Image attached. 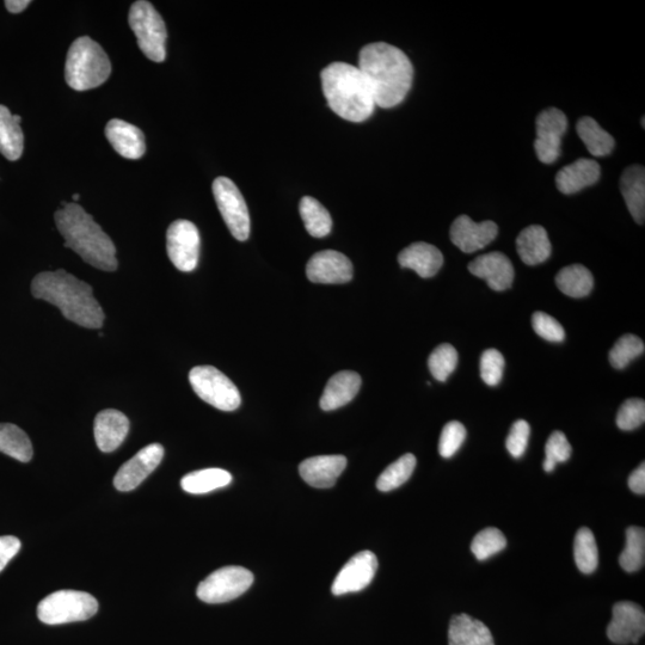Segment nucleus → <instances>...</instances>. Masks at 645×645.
<instances>
[{
  "instance_id": "nucleus-20",
  "label": "nucleus",
  "mask_w": 645,
  "mask_h": 645,
  "mask_svg": "<svg viewBox=\"0 0 645 645\" xmlns=\"http://www.w3.org/2000/svg\"><path fill=\"white\" fill-rule=\"evenodd\" d=\"M129 421L125 414L115 409L101 411L96 416L94 433L97 447L104 453L114 452L126 439Z\"/></svg>"
},
{
  "instance_id": "nucleus-18",
  "label": "nucleus",
  "mask_w": 645,
  "mask_h": 645,
  "mask_svg": "<svg viewBox=\"0 0 645 645\" xmlns=\"http://www.w3.org/2000/svg\"><path fill=\"white\" fill-rule=\"evenodd\" d=\"M469 270L472 275L488 282L491 290L507 291L514 281V267L509 258L502 253H489L478 256L470 262Z\"/></svg>"
},
{
  "instance_id": "nucleus-25",
  "label": "nucleus",
  "mask_w": 645,
  "mask_h": 645,
  "mask_svg": "<svg viewBox=\"0 0 645 645\" xmlns=\"http://www.w3.org/2000/svg\"><path fill=\"white\" fill-rule=\"evenodd\" d=\"M516 249L527 266L544 263L551 255L552 247L548 232L540 225H531L520 232Z\"/></svg>"
},
{
  "instance_id": "nucleus-27",
  "label": "nucleus",
  "mask_w": 645,
  "mask_h": 645,
  "mask_svg": "<svg viewBox=\"0 0 645 645\" xmlns=\"http://www.w3.org/2000/svg\"><path fill=\"white\" fill-rule=\"evenodd\" d=\"M448 644L495 645V642L488 626L481 620L473 619L469 614H459L451 619Z\"/></svg>"
},
{
  "instance_id": "nucleus-7",
  "label": "nucleus",
  "mask_w": 645,
  "mask_h": 645,
  "mask_svg": "<svg viewBox=\"0 0 645 645\" xmlns=\"http://www.w3.org/2000/svg\"><path fill=\"white\" fill-rule=\"evenodd\" d=\"M98 602L91 594L79 591H58L41 600L38 617L47 625L84 622L94 617Z\"/></svg>"
},
{
  "instance_id": "nucleus-19",
  "label": "nucleus",
  "mask_w": 645,
  "mask_h": 645,
  "mask_svg": "<svg viewBox=\"0 0 645 645\" xmlns=\"http://www.w3.org/2000/svg\"><path fill=\"white\" fill-rule=\"evenodd\" d=\"M346 466V457L318 456L304 460L299 466V473L311 487L328 489L334 487Z\"/></svg>"
},
{
  "instance_id": "nucleus-48",
  "label": "nucleus",
  "mask_w": 645,
  "mask_h": 645,
  "mask_svg": "<svg viewBox=\"0 0 645 645\" xmlns=\"http://www.w3.org/2000/svg\"><path fill=\"white\" fill-rule=\"evenodd\" d=\"M30 5L29 0H6L5 6L11 14H20L23 10H26Z\"/></svg>"
},
{
  "instance_id": "nucleus-21",
  "label": "nucleus",
  "mask_w": 645,
  "mask_h": 645,
  "mask_svg": "<svg viewBox=\"0 0 645 645\" xmlns=\"http://www.w3.org/2000/svg\"><path fill=\"white\" fill-rule=\"evenodd\" d=\"M106 137L120 156L139 159L146 151L145 135L138 127L119 119L110 120L106 126Z\"/></svg>"
},
{
  "instance_id": "nucleus-17",
  "label": "nucleus",
  "mask_w": 645,
  "mask_h": 645,
  "mask_svg": "<svg viewBox=\"0 0 645 645\" xmlns=\"http://www.w3.org/2000/svg\"><path fill=\"white\" fill-rule=\"evenodd\" d=\"M499 227L494 221L475 223L468 215H460L451 227V241L465 254L476 253L495 241Z\"/></svg>"
},
{
  "instance_id": "nucleus-26",
  "label": "nucleus",
  "mask_w": 645,
  "mask_h": 645,
  "mask_svg": "<svg viewBox=\"0 0 645 645\" xmlns=\"http://www.w3.org/2000/svg\"><path fill=\"white\" fill-rule=\"evenodd\" d=\"M626 206L637 224L643 225L645 220V170L641 165H632L623 172L620 178Z\"/></svg>"
},
{
  "instance_id": "nucleus-32",
  "label": "nucleus",
  "mask_w": 645,
  "mask_h": 645,
  "mask_svg": "<svg viewBox=\"0 0 645 645\" xmlns=\"http://www.w3.org/2000/svg\"><path fill=\"white\" fill-rule=\"evenodd\" d=\"M577 134L593 157H606L614 149V139L592 118H582L577 122Z\"/></svg>"
},
{
  "instance_id": "nucleus-49",
  "label": "nucleus",
  "mask_w": 645,
  "mask_h": 645,
  "mask_svg": "<svg viewBox=\"0 0 645 645\" xmlns=\"http://www.w3.org/2000/svg\"><path fill=\"white\" fill-rule=\"evenodd\" d=\"M73 200L78 201L79 200V195L78 194L73 195Z\"/></svg>"
},
{
  "instance_id": "nucleus-4",
  "label": "nucleus",
  "mask_w": 645,
  "mask_h": 645,
  "mask_svg": "<svg viewBox=\"0 0 645 645\" xmlns=\"http://www.w3.org/2000/svg\"><path fill=\"white\" fill-rule=\"evenodd\" d=\"M322 88L329 107L343 120L364 122L376 109L373 92L359 67L333 63L321 73Z\"/></svg>"
},
{
  "instance_id": "nucleus-23",
  "label": "nucleus",
  "mask_w": 645,
  "mask_h": 645,
  "mask_svg": "<svg viewBox=\"0 0 645 645\" xmlns=\"http://www.w3.org/2000/svg\"><path fill=\"white\" fill-rule=\"evenodd\" d=\"M398 262L402 268L414 270L421 278L428 279L438 274L444 264V256L434 245L419 242L402 250Z\"/></svg>"
},
{
  "instance_id": "nucleus-10",
  "label": "nucleus",
  "mask_w": 645,
  "mask_h": 645,
  "mask_svg": "<svg viewBox=\"0 0 645 645\" xmlns=\"http://www.w3.org/2000/svg\"><path fill=\"white\" fill-rule=\"evenodd\" d=\"M213 195L219 211L232 236L247 241L250 236V214L241 190L227 177L215 178Z\"/></svg>"
},
{
  "instance_id": "nucleus-5",
  "label": "nucleus",
  "mask_w": 645,
  "mask_h": 645,
  "mask_svg": "<svg viewBox=\"0 0 645 645\" xmlns=\"http://www.w3.org/2000/svg\"><path fill=\"white\" fill-rule=\"evenodd\" d=\"M112 64L104 49L89 36L77 39L67 53L65 79L70 88L86 91L107 82Z\"/></svg>"
},
{
  "instance_id": "nucleus-15",
  "label": "nucleus",
  "mask_w": 645,
  "mask_h": 645,
  "mask_svg": "<svg viewBox=\"0 0 645 645\" xmlns=\"http://www.w3.org/2000/svg\"><path fill=\"white\" fill-rule=\"evenodd\" d=\"M164 457V448L159 444H152L139 451L132 459L121 466L114 478L115 488L119 491L134 490L138 488L153 471L158 468Z\"/></svg>"
},
{
  "instance_id": "nucleus-35",
  "label": "nucleus",
  "mask_w": 645,
  "mask_h": 645,
  "mask_svg": "<svg viewBox=\"0 0 645 645\" xmlns=\"http://www.w3.org/2000/svg\"><path fill=\"white\" fill-rule=\"evenodd\" d=\"M645 561L644 528L631 526L626 531V545L619 557V564L628 573H635L643 568Z\"/></svg>"
},
{
  "instance_id": "nucleus-22",
  "label": "nucleus",
  "mask_w": 645,
  "mask_h": 645,
  "mask_svg": "<svg viewBox=\"0 0 645 645\" xmlns=\"http://www.w3.org/2000/svg\"><path fill=\"white\" fill-rule=\"evenodd\" d=\"M601 169L593 159L580 158L567 165L556 176V186L565 195L579 193L599 181Z\"/></svg>"
},
{
  "instance_id": "nucleus-11",
  "label": "nucleus",
  "mask_w": 645,
  "mask_h": 645,
  "mask_svg": "<svg viewBox=\"0 0 645 645\" xmlns=\"http://www.w3.org/2000/svg\"><path fill=\"white\" fill-rule=\"evenodd\" d=\"M167 250L170 261L183 273H190L198 267L200 255V233L192 221L176 220L167 232Z\"/></svg>"
},
{
  "instance_id": "nucleus-30",
  "label": "nucleus",
  "mask_w": 645,
  "mask_h": 645,
  "mask_svg": "<svg viewBox=\"0 0 645 645\" xmlns=\"http://www.w3.org/2000/svg\"><path fill=\"white\" fill-rule=\"evenodd\" d=\"M0 452L18 462L28 463L33 458L32 441L20 427L0 423Z\"/></svg>"
},
{
  "instance_id": "nucleus-8",
  "label": "nucleus",
  "mask_w": 645,
  "mask_h": 645,
  "mask_svg": "<svg viewBox=\"0 0 645 645\" xmlns=\"http://www.w3.org/2000/svg\"><path fill=\"white\" fill-rule=\"evenodd\" d=\"M189 382L196 395L214 408L235 411L241 407L242 397L237 386L215 367H194L189 373Z\"/></svg>"
},
{
  "instance_id": "nucleus-40",
  "label": "nucleus",
  "mask_w": 645,
  "mask_h": 645,
  "mask_svg": "<svg viewBox=\"0 0 645 645\" xmlns=\"http://www.w3.org/2000/svg\"><path fill=\"white\" fill-rule=\"evenodd\" d=\"M571 452H573V448H571L567 436L562 432L552 433L545 446L544 470L546 472L554 471L558 463L569 460Z\"/></svg>"
},
{
  "instance_id": "nucleus-9",
  "label": "nucleus",
  "mask_w": 645,
  "mask_h": 645,
  "mask_svg": "<svg viewBox=\"0 0 645 645\" xmlns=\"http://www.w3.org/2000/svg\"><path fill=\"white\" fill-rule=\"evenodd\" d=\"M254 583V575L243 567L215 570L198 587V598L207 604H224L241 597Z\"/></svg>"
},
{
  "instance_id": "nucleus-12",
  "label": "nucleus",
  "mask_w": 645,
  "mask_h": 645,
  "mask_svg": "<svg viewBox=\"0 0 645 645\" xmlns=\"http://www.w3.org/2000/svg\"><path fill=\"white\" fill-rule=\"evenodd\" d=\"M537 139L534 141L539 161L552 164L562 152V138L568 128L567 116L562 110L549 108L540 113L536 122Z\"/></svg>"
},
{
  "instance_id": "nucleus-6",
  "label": "nucleus",
  "mask_w": 645,
  "mask_h": 645,
  "mask_svg": "<svg viewBox=\"0 0 645 645\" xmlns=\"http://www.w3.org/2000/svg\"><path fill=\"white\" fill-rule=\"evenodd\" d=\"M128 22L145 57L155 63H163L167 58L168 32L162 16L153 5L145 0L135 2L129 10Z\"/></svg>"
},
{
  "instance_id": "nucleus-36",
  "label": "nucleus",
  "mask_w": 645,
  "mask_h": 645,
  "mask_svg": "<svg viewBox=\"0 0 645 645\" xmlns=\"http://www.w3.org/2000/svg\"><path fill=\"white\" fill-rule=\"evenodd\" d=\"M416 463L414 454L408 453L396 460L395 463L387 466L386 470L378 478V490L387 493V491L401 487L413 475Z\"/></svg>"
},
{
  "instance_id": "nucleus-14",
  "label": "nucleus",
  "mask_w": 645,
  "mask_h": 645,
  "mask_svg": "<svg viewBox=\"0 0 645 645\" xmlns=\"http://www.w3.org/2000/svg\"><path fill=\"white\" fill-rule=\"evenodd\" d=\"M306 275L315 284H347L353 279V264L339 251L324 250L313 255L307 262Z\"/></svg>"
},
{
  "instance_id": "nucleus-45",
  "label": "nucleus",
  "mask_w": 645,
  "mask_h": 645,
  "mask_svg": "<svg viewBox=\"0 0 645 645\" xmlns=\"http://www.w3.org/2000/svg\"><path fill=\"white\" fill-rule=\"evenodd\" d=\"M530 434V425L525 420H519L514 423L506 441L507 450L512 457L521 458L524 456Z\"/></svg>"
},
{
  "instance_id": "nucleus-13",
  "label": "nucleus",
  "mask_w": 645,
  "mask_h": 645,
  "mask_svg": "<svg viewBox=\"0 0 645 645\" xmlns=\"http://www.w3.org/2000/svg\"><path fill=\"white\" fill-rule=\"evenodd\" d=\"M378 569V559L371 551H361L341 569L331 587L336 597L348 593L364 591L371 585Z\"/></svg>"
},
{
  "instance_id": "nucleus-24",
  "label": "nucleus",
  "mask_w": 645,
  "mask_h": 645,
  "mask_svg": "<svg viewBox=\"0 0 645 645\" xmlns=\"http://www.w3.org/2000/svg\"><path fill=\"white\" fill-rule=\"evenodd\" d=\"M362 384L358 373L342 371L331 377L321 398V408L324 411H333L352 402Z\"/></svg>"
},
{
  "instance_id": "nucleus-34",
  "label": "nucleus",
  "mask_w": 645,
  "mask_h": 645,
  "mask_svg": "<svg viewBox=\"0 0 645 645\" xmlns=\"http://www.w3.org/2000/svg\"><path fill=\"white\" fill-rule=\"evenodd\" d=\"M574 556L577 568L583 574H592L598 568L599 550L594 534L583 527L577 532L574 542Z\"/></svg>"
},
{
  "instance_id": "nucleus-37",
  "label": "nucleus",
  "mask_w": 645,
  "mask_h": 645,
  "mask_svg": "<svg viewBox=\"0 0 645 645\" xmlns=\"http://www.w3.org/2000/svg\"><path fill=\"white\" fill-rule=\"evenodd\" d=\"M458 365V353L451 344L444 343L436 347L428 359V366L432 376L445 383L448 377L456 370Z\"/></svg>"
},
{
  "instance_id": "nucleus-39",
  "label": "nucleus",
  "mask_w": 645,
  "mask_h": 645,
  "mask_svg": "<svg viewBox=\"0 0 645 645\" xmlns=\"http://www.w3.org/2000/svg\"><path fill=\"white\" fill-rule=\"evenodd\" d=\"M644 343L635 335L620 337L610 352V364L616 370H624L632 360L644 353Z\"/></svg>"
},
{
  "instance_id": "nucleus-1",
  "label": "nucleus",
  "mask_w": 645,
  "mask_h": 645,
  "mask_svg": "<svg viewBox=\"0 0 645 645\" xmlns=\"http://www.w3.org/2000/svg\"><path fill=\"white\" fill-rule=\"evenodd\" d=\"M359 70L364 73L380 108L401 104L413 85V64L407 54L390 43L374 42L362 48Z\"/></svg>"
},
{
  "instance_id": "nucleus-28",
  "label": "nucleus",
  "mask_w": 645,
  "mask_h": 645,
  "mask_svg": "<svg viewBox=\"0 0 645 645\" xmlns=\"http://www.w3.org/2000/svg\"><path fill=\"white\" fill-rule=\"evenodd\" d=\"M20 115H12L10 110L0 106V153L11 162L18 161L24 150V135Z\"/></svg>"
},
{
  "instance_id": "nucleus-31",
  "label": "nucleus",
  "mask_w": 645,
  "mask_h": 645,
  "mask_svg": "<svg viewBox=\"0 0 645 645\" xmlns=\"http://www.w3.org/2000/svg\"><path fill=\"white\" fill-rule=\"evenodd\" d=\"M232 482L230 472L221 469H206L188 473L181 481L186 493L201 495L227 487Z\"/></svg>"
},
{
  "instance_id": "nucleus-47",
  "label": "nucleus",
  "mask_w": 645,
  "mask_h": 645,
  "mask_svg": "<svg viewBox=\"0 0 645 645\" xmlns=\"http://www.w3.org/2000/svg\"><path fill=\"white\" fill-rule=\"evenodd\" d=\"M629 488L635 494H645V464L642 463L638 468L631 473L629 477Z\"/></svg>"
},
{
  "instance_id": "nucleus-16",
  "label": "nucleus",
  "mask_w": 645,
  "mask_h": 645,
  "mask_svg": "<svg viewBox=\"0 0 645 645\" xmlns=\"http://www.w3.org/2000/svg\"><path fill=\"white\" fill-rule=\"evenodd\" d=\"M645 632V613L640 605L631 601L617 602L607 636L616 644L637 643Z\"/></svg>"
},
{
  "instance_id": "nucleus-43",
  "label": "nucleus",
  "mask_w": 645,
  "mask_h": 645,
  "mask_svg": "<svg viewBox=\"0 0 645 645\" xmlns=\"http://www.w3.org/2000/svg\"><path fill=\"white\" fill-rule=\"evenodd\" d=\"M505 358L496 349H488L481 358V377L483 382L489 386H497L501 383L503 371H505Z\"/></svg>"
},
{
  "instance_id": "nucleus-33",
  "label": "nucleus",
  "mask_w": 645,
  "mask_h": 645,
  "mask_svg": "<svg viewBox=\"0 0 645 645\" xmlns=\"http://www.w3.org/2000/svg\"><path fill=\"white\" fill-rule=\"evenodd\" d=\"M299 212L307 232L312 237L323 238L328 236L333 229V219H331L327 208L311 196H304L301 199Z\"/></svg>"
},
{
  "instance_id": "nucleus-38",
  "label": "nucleus",
  "mask_w": 645,
  "mask_h": 645,
  "mask_svg": "<svg viewBox=\"0 0 645 645\" xmlns=\"http://www.w3.org/2000/svg\"><path fill=\"white\" fill-rule=\"evenodd\" d=\"M507 546V539L497 528L489 527L479 532L471 544V551L476 556L478 561H485L502 550Z\"/></svg>"
},
{
  "instance_id": "nucleus-29",
  "label": "nucleus",
  "mask_w": 645,
  "mask_h": 645,
  "mask_svg": "<svg viewBox=\"0 0 645 645\" xmlns=\"http://www.w3.org/2000/svg\"><path fill=\"white\" fill-rule=\"evenodd\" d=\"M559 291L571 298L587 297L594 287V279L589 269L582 264H571L559 270L556 276Z\"/></svg>"
},
{
  "instance_id": "nucleus-41",
  "label": "nucleus",
  "mask_w": 645,
  "mask_h": 645,
  "mask_svg": "<svg viewBox=\"0 0 645 645\" xmlns=\"http://www.w3.org/2000/svg\"><path fill=\"white\" fill-rule=\"evenodd\" d=\"M645 421V402L640 398H630L620 407L617 415L619 429L634 430L641 427Z\"/></svg>"
},
{
  "instance_id": "nucleus-3",
  "label": "nucleus",
  "mask_w": 645,
  "mask_h": 645,
  "mask_svg": "<svg viewBox=\"0 0 645 645\" xmlns=\"http://www.w3.org/2000/svg\"><path fill=\"white\" fill-rule=\"evenodd\" d=\"M55 224L70 248L83 260L104 272H114L119 263L115 245L90 214L77 204H66L54 214Z\"/></svg>"
},
{
  "instance_id": "nucleus-46",
  "label": "nucleus",
  "mask_w": 645,
  "mask_h": 645,
  "mask_svg": "<svg viewBox=\"0 0 645 645\" xmlns=\"http://www.w3.org/2000/svg\"><path fill=\"white\" fill-rule=\"evenodd\" d=\"M21 550L20 539L14 536L0 537V573Z\"/></svg>"
},
{
  "instance_id": "nucleus-42",
  "label": "nucleus",
  "mask_w": 645,
  "mask_h": 645,
  "mask_svg": "<svg viewBox=\"0 0 645 645\" xmlns=\"http://www.w3.org/2000/svg\"><path fill=\"white\" fill-rule=\"evenodd\" d=\"M466 439V429L462 423L452 421L442 429L439 441V453L442 458H451L462 447Z\"/></svg>"
},
{
  "instance_id": "nucleus-44",
  "label": "nucleus",
  "mask_w": 645,
  "mask_h": 645,
  "mask_svg": "<svg viewBox=\"0 0 645 645\" xmlns=\"http://www.w3.org/2000/svg\"><path fill=\"white\" fill-rule=\"evenodd\" d=\"M532 327L536 334L549 342H562L565 339V331L561 323L545 312H534L532 316Z\"/></svg>"
},
{
  "instance_id": "nucleus-2",
  "label": "nucleus",
  "mask_w": 645,
  "mask_h": 645,
  "mask_svg": "<svg viewBox=\"0 0 645 645\" xmlns=\"http://www.w3.org/2000/svg\"><path fill=\"white\" fill-rule=\"evenodd\" d=\"M34 298L59 307L69 321L88 329H101L104 312L86 282L63 269L43 272L32 282Z\"/></svg>"
}]
</instances>
